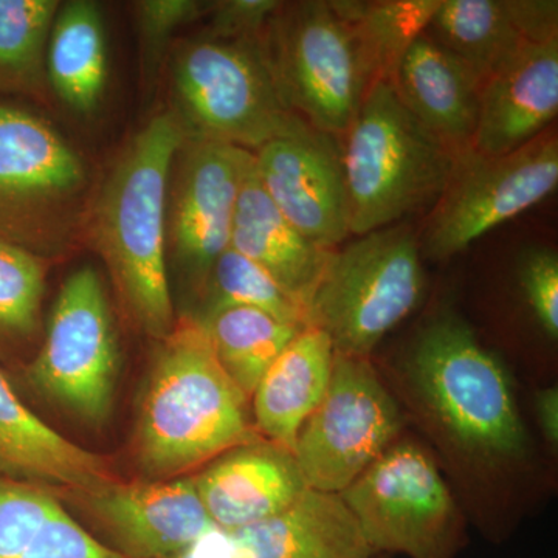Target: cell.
Instances as JSON below:
<instances>
[{
  "mask_svg": "<svg viewBox=\"0 0 558 558\" xmlns=\"http://www.w3.org/2000/svg\"><path fill=\"white\" fill-rule=\"evenodd\" d=\"M159 343L132 436L143 480L185 476L234 447L263 439L250 399L219 365L196 315H180Z\"/></svg>",
  "mask_w": 558,
  "mask_h": 558,
  "instance_id": "6da1fadb",
  "label": "cell"
},
{
  "mask_svg": "<svg viewBox=\"0 0 558 558\" xmlns=\"http://www.w3.org/2000/svg\"><path fill=\"white\" fill-rule=\"evenodd\" d=\"M185 134L172 112L153 117L124 148L87 216L128 317L157 341L174 328L167 255L168 185Z\"/></svg>",
  "mask_w": 558,
  "mask_h": 558,
  "instance_id": "7a4b0ae2",
  "label": "cell"
},
{
  "mask_svg": "<svg viewBox=\"0 0 558 558\" xmlns=\"http://www.w3.org/2000/svg\"><path fill=\"white\" fill-rule=\"evenodd\" d=\"M341 153L355 236L435 207L458 154L411 116L389 80L366 90Z\"/></svg>",
  "mask_w": 558,
  "mask_h": 558,
  "instance_id": "3957f363",
  "label": "cell"
},
{
  "mask_svg": "<svg viewBox=\"0 0 558 558\" xmlns=\"http://www.w3.org/2000/svg\"><path fill=\"white\" fill-rule=\"evenodd\" d=\"M414 395L459 450L487 464L523 457L526 432L508 369L454 315L422 329L407 359Z\"/></svg>",
  "mask_w": 558,
  "mask_h": 558,
  "instance_id": "277c9868",
  "label": "cell"
},
{
  "mask_svg": "<svg viewBox=\"0 0 558 558\" xmlns=\"http://www.w3.org/2000/svg\"><path fill=\"white\" fill-rule=\"evenodd\" d=\"M264 38L205 35L180 46L171 69L172 116L185 138L255 153L307 126L282 100Z\"/></svg>",
  "mask_w": 558,
  "mask_h": 558,
  "instance_id": "5b68a950",
  "label": "cell"
},
{
  "mask_svg": "<svg viewBox=\"0 0 558 558\" xmlns=\"http://www.w3.org/2000/svg\"><path fill=\"white\" fill-rule=\"evenodd\" d=\"M421 245L396 223L333 250L307 304V328L325 332L336 354L368 359L424 295Z\"/></svg>",
  "mask_w": 558,
  "mask_h": 558,
  "instance_id": "8992f818",
  "label": "cell"
},
{
  "mask_svg": "<svg viewBox=\"0 0 558 558\" xmlns=\"http://www.w3.org/2000/svg\"><path fill=\"white\" fill-rule=\"evenodd\" d=\"M83 157L39 113L0 102V238L49 259L78 226Z\"/></svg>",
  "mask_w": 558,
  "mask_h": 558,
  "instance_id": "52a82bcc",
  "label": "cell"
},
{
  "mask_svg": "<svg viewBox=\"0 0 558 558\" xmlns=\"http://www.w3.org/2000/svg\"><path fill=\"white\" fill-rule=\"evenodd\" d=\"M119 340L105 282L90 266L62 282L38 352L22 379L39 398L90 427L110 417L119 377Z\"/></svg>",
  "mask_w": 558,
  "mask_h": 558,
  "instance_id": "ba28073f",
  "label": "cell"
},
{
  "mask_svg": "<svg viewBox=\"0 0 558 558\" xmlns=\"http://www.w3.org/2000/svg\"><path fill=\"white\" fill-rule=\"evenodd\" d=\"M264 40L286 106L314 130L347 134L371 81L330 0L282 2Z\"/></svg>",
  "mask_w": 558,
  "mask_h": 558,
  "instance_id": "9c48e42d",
  "label": "cell"
},
{
  "mask_svg": "<svg viewBox=\"0 0 558 558\" xmlns=\"http://www.w3.org/2000/svg\"><path fill=\"white\" fill-rule=\"evenodd\" d=\"M340 495L377 556L454 558L461 549L457 502L416 444H392Z\"/></svg>",
  "mask_w": 558,
  "mask_h": 558,
  "instance_id": "30bf717a",
  "label": "cell"
},
{
  "mask_svg": "<svg viewBox=\"0 0 558 558\" xmlns=\"http://www.w3.org/2000/svg\"><path fill=\"white\" fill-rule=\"evenodd\" d=\"M557 185L558 140L553 130L506 156L461 150L429 215L421 252L435 260L453 258L556 193Z\"/></svg>",
  "mask_w": 558,
  "mask_h": 558,
  "instance_id": "8fae6325",
  "label": "cell"
},
{
  "mask_svg": "<svg viewBox=\"0 0 558 558\" xmlns=\"http://www.w3.org/2000/svg\"><path fill=\"white\" fill-rule=\"evenodd\" d=\"M402 414L368 359L336 354L328 391L296 436L307 487L341 494L392 446Z\"/></svg>",
  "mask_w": 558,
  "mask_h": 558,
  "instance_id": "7c38bea8",
  "label": "cell"
},
{
  "mask_svg": "<svg viewBox=\"0 0 558 558\" xmlns=\"http://www.w3.org/2000/svg\"><path fill=\"white\" fill-rule=\"evenodd\" d=\"M70 515L121 558H163L216 529L193 476L119 478L80 490H54Z\"/></svg>",
  "mask_w": 558,
  "mask_h": 558,
  "instance_id": "4fadbf2b",
  "label": "cell"
},
{
  "mask_svg": "<svg viewBox=\"0 0 558 558\" xmlns=\"http://www.w3.org/2000/svg\"><path fill=\"white\" fill-rule=\"evenodd\" d=\"M252 167L253 153L238 146L194 138L180 146L168 185L167 255L197 289L230 247L234 208Z\"/></svg>",
  "mask_w": 558,
  "mask_h": 558,
  "instance_id": "5bb4252c",
  "label": "cell"
},
{
  "mask_svg": "<svg viewBox=\"0 0 558 558\" xmlns=\"http://www.w3.org/2000/svg\"><path fill=\"white\" fill-rule=\"evenodd\" d=\"M253 168L275 207L307 240L336 250L351 234L339 137L307 124L256 149Z\"/></svg>",
  "mask_w": 558,
  "mask_h": 558,
  "instance_id": "9a60e30c",
  "label": "cell"
},
{
  "mask_svg": "<svg viewBox=\"0 0 558 558\" xmlns=\"http://www.w3.org/2000/svg\"><path fill=\"white\" fill-rule=\"evenodd\" d=\"M558 113V38L524 43L480 89L472 149L506 156L550 130Z\"/></svg>",
  "mask_w": 558,
  "mask_h": 558,
  "instance_id": "2e32d148",
  "label": "cell"
},
{
  "mask_svg": "<svg viewBox=\"0 0 558 558\" xmlns=\"http://www.w3.org/2000/svg\"><path fill=\"white\" fill-rule=\"evenodd\" d=\"M193 480L209 519L226 532L269 519L307 488L295 454L264 439L226 451Z\"/></svg>",
  "mask_w": 558,
  "mask_h": 558,
  "instance_id": "e0dca14e",
  "label": "cell"
},
{
  "mask_svg": "<svg viewBox=\"0 0 558 558\" xmlns=\"http://www.w3.org/2000/svg\"><path fill=\"white\" fill-rule=\"evenodd\" d=\"M0 476L80 490L117 480L108 459L76 446L28 409L0 368Z\"/></svg>",
  "mask_w": 558,
  "mask_h": 558,
  "instance_id": "ac0fdd59",
  "label": "cell"
},
{
  "mask_svg": "<svg viewBox=\"0 0 558 558\" xmlns=\"http://www.w3.org/2000/svg\"><path fill=\"white\" fill-rule=\"evenodd\" d=\"M236 558H376L340 494L307 487L269 519L227 532Z\"/></svg>",
  "mask_w": 558,
  "mask_h": 558,
  "instance_id": "d6986e66",
  "label": "cell"
},
{
  "mask_svg": "<svg viewBox=\"0 0 558 558\" xmlns=\"http://www.w3.org/2000/svg\"><path fill=\"white\" fill-rule=\"evenodd\" d=\"M399 100L454 153L472 148L480 109V83L435 40L421 35L392 72Z\"/></svg>",
  "mask_w": 558,
  "mask_h": 558,
  "instance_id": "ffe728a7",
  "label": "cell"
},
{
  "mask_svg": "<svg viewBox=\"0 0 558 558\" xmlns=\"http://www.w3.org/2000/svg\"><path fill=\"white\" fill-rule=\"evenodd\" d=\"M230 248L258 264L306 312L333 253L307 240L281 215L253 167L234 208Z\"/></svg>",
  "mask_w": 558,
  "mask_h": 558,
  "instance_id": "44dd1931",
  "label": "cell"
},
{
  "mask_svg": "<svg viewBox=\"0 0 558 558\" xmlns=\"http://www.w3.org/2000/svg\"><path fill=\"white\" fill-rule=\"evenodd\" d=\"M333 357L332 341L319 329L304 328L290 341L250 399L260 438L293 453L300 428L328 391Z\"/></svg>",
  "mask_w": 558,
  "mask_h": 558,
  "instance_id": "7402d4cb",
  "label": "cell"
},
{
  "mask_svg": "<svg viewBox=\"0 0 558 558\" xmlns=\"http://www.w3.org/2000/svg\"><path fill=\"white\" fill-rule=\"evenodd\" d=\"M47 83L73 112L100 108L109 80L108 39L100 5L90 0L61 3L46 58Z\"/></svg>",
  "mask_w": 558,
  "mask_h": 558,
  "instance_id": "603a6c76",
  "label": "cell"
},
{
  "mask_svg": "<svg viewBox=\"0 0 558 558\" xmlns=\"http://www.w3.org/2000/svg\"><path fill=\"white\" fill-rule=\"evenodd\" d=\"M425 35L461 62L480 86L527 43L509 0H440Z\"/></svg>",
  "mask_w": 558,
  "mask_h": 558,
  "instance_id": "cb8c5ba5",
  "label": "cell"
},
{
  "mask_svg": "<svg viewBox=\"0 0 558 558\" xmlns=\"http://www.w3.org/2000/svg\"><path fill=\"white\" fill-rule=\"evenodd\" d=\"M197 318L219 365L248 399L275 360L304 329L253 307H227Z\"/></svg>",
  "mask_w": 558,
  "mask_h": 558,
  "instance_id": "d4e9b609",
  "label": "cell"
},
{
  "mask_svg": "<svg viewBox=\"0 0 558 558\" xmlns=\"http://www.w3.org/2000/svg\"><path fill=\"white\" fill-rule=\"evenodd\" d=\"M440 0H330L357 40L371 84L391 80L407 49L427 31Z\"/></svg>",
  "mask_w": 558,
  "mask_h": 558,
  "instance_id": "484cf974",
  "label": "cell"
},
{
  "mask_svg": "<svg viewBox=\"0 0 558 558\" xmlns=\"http://www.w3.org/2000/svg\"><path fill=\"white\" fill-rule=\"evenodd\" d=\"M58 0H0V92L35 95L46 89L47 46Z\"/></svg>",
  "mask_w": 558,
  "mask_h": 558,
  "instance_id": "4316f807",
  "label": "cell"
},
{
  "mask_svg": "<svg viewBox=\"0 0 558 558\" xmlns=\"http://www.w3.org/2000/svg\"><path fill=\"white\" fill-rule=\"evenodd\" d=\"M50 260L0 238V360L21 359L39 339Z\"/></svg>",
  "mask_w": 558,
  "mask_h": 558,
  "instance_id": "83f0119b",
  "label": "cell"
},
{
  "mask_svg": "<svg viewBox=\"0 0 558 558\" xmlns=\"http://www.w3.org/2000/svg\"><path fill=\"white\" fill-rule=\"evenodd\" d=\"M204 311L196 317L227 307H253L281 322L307 328L306 310L290 296L266 270L236 250L227 248L209 271Z\"/></svg>",
  "mask_w": 558,
  "mask_h": 558,
  "instance_id": "f1b7e54d",
  "label": "cell"
},
{
  "mask_svg": "<svg viewBox=\"0 0 558 558\" xmlns=\"http://www.w3.org/2000/svg\"><path fill=\"white\" fill-rule=\"evenodd\" d=\"M61 508L53 488L0 476V558H16Z\"/></svg>",
  "mask_w": 558,
  "mask_h": 558,
  "instance_id": "f546056e",
  "label": "cell"
},
{
  "mask_svg": "<svg viewBox=\"0 0 558 558\" xmlns=\"http://www.w3.org/2000/svg\"><path fill=\"white\" fill-rule=\"evenodd\" d=\"M135 24L142 47L143 73L153 86L161 58L174 33L208 13L211 2L199 0H142L134 3Z\"/></svg>",
  "mask_w": 558,
  "mask_h": 558,
  "instance_id": "4dcf8cb0",
  "label": "cell"
},
{
  "mask_svg": "<svg viewBox=\"0 0 558 558\" xmlns=\"http://www.w3.org/2000/svg\"><path fill=\"white\" fill-rule=\"evenodd\" d=\"M520 286L539 328L558 337V256L553 248H534L520 264Z\"/></svg>",
  "mask_w": 558,
  "mask_h": 558,
  "instance_id": "1f68e13d",
  "label": "cell"
},
{
  "mask_svg": "<svg viewBox=\"0 0 558 558\" xmlns=\"http://www.w3.org/2000/svg\"><path fill=\"white\" fill-rule=\"evenodd\" d=\"M278 0H222L208 10L207 36L219 39H260L281 7Z\"/></svg>",
  "mask_w": 558,
  "mask_h": 558,
  "instance_id": "d6a6232c",
  "label": "cell"
},
{
  "mask_svg": "<svg viewBox=\"0 0 558 558\" xmlns=\"http://www.w3.org/2000/svg\"><path fill=\"white\" fill-rule=\"evenodd\" d=\"M513 20L527 43L558 38L557 0H509Z\"/></svg>",
  "mask_w": 558,
  "mask_h": 558,
  "instance_id": "836d02e7",
  "label": "cell"
},
{
  "mask_svg": "<svg viewBox=\"0 0 558 558\" xmlns=\"http://www.w3.org/2000/svg\"><path fill=\"white\" fill-rule=\"evenodd\" d=\"M163 558H236V556L231 548L227 532L216 527L191 543L186 548Z\"/></svg>",
  "mask_w": 558,
  "mask_h": 558,
  "instance_id": "e575fe53",
  "label": "cell"
},
{
  "mask_svg": "<svg viewBox=\"0 0 558 558\" xmlns=\"http://www.w3.org/2000/svg\"><path fill=\"white\" fill-rule=\"evenodd\" d=\"M535 411L539 428L549 444H558V389L549 387L542 389L535 396Z\"/></svg>",
  "mask_w": 558,
  "mask_h": 558,
  "instance_id": "d590c367",
  "label": "cell"
},
{
  "mask_svg": "<svg viewBox=\"0 0 558 558\" xmlns=\"http://www.w3.org/2000/svg\"><path fill=\"white\" fill-rule=\"evenodd\" d=\"M376 558H379V557H376Z\"/></svg>",
  "mask_w": 558,
  "mask_h": 558,
  "instance_id": "8d00e7d4",
  "label": "cell"
}]
</instances>
